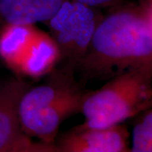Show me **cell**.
Here are the masks:
<instances>
[{"instance_id":"cell-3","label":"cell","mask_w":152,"mask_h":152,"mask_svg":"<svg viewBox=\"0 0 152 152\" xmlns=\"http://www.w3.org/2000/svg\"><path fill=\"white\" fill-rule=\"evenodd\" d=\"M152 107V69H133L109 79L96 91H89L82 106L85 122L91 128L124 124Z\"/></svg>"},{"instance_id":"cell-9","label":"cell","mask_w":152,"mask_h":152,"mask_svg":"<svg viewBox=\"0 0 152 152\" xmlns=\"http://www.w3.org/2000/svg\"><path fill=\"white\" fill-rule=\"evenodd\" d=\"M37 31L35 25L14 24H4L0 31V58L16 73Z\"/></svg>"},{"instance_id":"cell-11","label":"cell","mask_w":152,"mask_h":152,"mask_svg":"<svg viewBox=\"0 0 152 152\" xmlns=\"http://www.w3.org/2000/svg\"><path fill=\"white\" fill-rule=\"evenodd\" d=\"M90 7L96 8L99 10L102 9H110L114 6L122 4V0H73Z\"/></svg>"},{"instance_id":"cell-5","label":"cell","mask_w":152,"mask_h":152,"mask_svg":"<svg viewBox=\"0 0 152 152\" xmlns=\"http://www.w3.org/2000/svg\"><path fill=\"white\" fill-rule=\"evenodd\" d=\"M31 86L20 78L0 84V152H58L53 145L34 142L22 129L20 102Z\"/></svg>"},{"instance_id":"cell-1","label":"cell","mask_w":152,"mask_h":152,"mask_svg":"<svg viewBox=\"0 0 152 152\" xmlns=\"http://www.w3.org/2000/svg\"><path fill=\"white\" fill-rule=\"evenodd\" d=\"M140 68L152 69L151 20L142 3H122L100 20L75 75L102 81Z\"/></svg>"},{"instance_id":"cell-10","label":"cell","mask_w":152,"mask_h":152,"mask_svg":"<svg viewBox=\"0 0 152 152\" xmlns=\"http://www.w3.org/2000/svg\"><path fill=\"white\" fill-rule=\"evenodd\" d=\"M140 115L132 131L131 152H152V107Z\"/></svg>"},{"instance_id":"cell-6","label":"cell","mask_w":152,"mask_h":152,"mask_svg":"<svg viewBox=\"0 0 152 152\" xmlns=\"http://www.w3.org/2000/svg\"><path fill=\"white\" fill-rule=\"evenodd\" d=\"M58 152H129L130 135L124 124L107 128L79 125L58 135Z\"/></svg>"},{"instance_id":"cell-7","label":"cell","mask_w":152,"mask_h":152,"mask_svg":"<svg viewBox=\"0 0 152 152\" xmlns=\"http://www.w3.org/2000/svg\"><path fill=\"white\" fill-rule=\"evenodd\" d=\"M66 0H0L4 24L35 25L49 20Z\"/></svg>"},{"instance_id":"cell-8","label":"cell","mask_w":152,"mask_h":152,"mask_svg":"<svg viewBox=\"0 0 152 152\" xmlns=\"http://www.w3.org/2000/svg\"><path fill=\"white\" fill-rule=\"evenodd\" d=\"M59 58V50L53 39L49 33L37 29L18 74L31 79L48 75L58 65Z\"/></svg>"},{"instance_id":"cell-2","label":"cell","mask_w":152,"mask_h":152,"mask_svg":"<svg viewBox=\"0 0 152 152\" xmlns=\"http://www.w3.org/2000/svg\"><path fill=\"white\" fill-rule=\"evenodd\" d=\"M43 84L31 86L23 94L19 107L22 129L30 138L54 145L60 125L67 118L81 113L89 91L75 73L55 67Z\"/></svg>"},{"instance_id":"cell-12","label":"cell","mask_w":152,"mask_h":152,"mask_svg":"<svg viewBox=\"0 0 152 152\" xmlns=\"http://www.w3.org/2000/svg\"><path fill=\"white\" fill-rule=\"evenodd\" d=\"M141 3L143 4V5L145 7L152 23V0H143L141 1Z\"/></svg>"},{"instance_id":"cell-4","label":"cell","mask_w":152,"mask_h":152,"mask_svg":"<svg viewBox=\"0 0 152 152\" xmlns=\"http://www.w3.org/2000/svg\"><path fill=\"white\" fill-rule=\"evenodd\" d=\"M101 10L66 0L54 15L44 23L59 50L60 58L56 67L75 73L103 16Z\"/></svg>"}]
</instances>
